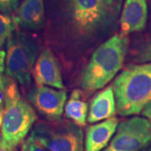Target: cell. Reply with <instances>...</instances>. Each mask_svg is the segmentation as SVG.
<instances>
[{
	"instance_id": "1",
	"label": "cell",
	"mask_w": 151,
	"mask_h": 151,
	"mask_svg": "<svg viewBox=\"0 0 151 151\" xmlns=\"http://www.w3.org/2000/svg\"><path fill=\"white\" fill-rule=\"evenodd\" d=\"M129 45L128 35L119 34L98 46L80 75L81 88L86 92H94L112 81L124 65Z\"/></svg>"
},
{
	"instance_id": "2",
	"label": "cell",
	"mask_w": 151,
	"mask_h": 151,
	"mask_svg": "<svg viewBox=\"0 0 151 151\" xmlns=\"http://www.w3.org/2000/svg\"><path fill=\"white\" fill-rule=\"evenodd\" d=\"M113 87L119 115L140 113L151 101V61L128 65L115 78Z\"/></svg>"
},
{
	"instance_id": "3",
	"label": "cell",
	"mask_w": 151,
	"mask_h": 151,
	"mask_svg": "<svg viewBox=\"0 0 151 151\" xmlns=\"http://www.w3.org/2000/svg\"><path fill=\"white\" fill-rule=\"evenodd\" d=\"M36 120L37 114L32 106L22 98L16 81L6 76L1 143L16 148L24 140Z\"/></svg>"
},
{
	"instance_id": "4",
	"label": "cell",
	"mask_w": 151,
	"mask_h": 151,
	"mask_svg": "<svg viewBox=\"0 0 151 151\" xmlns=\"http://www.w3.org/2000/svg\"><path fill=\"white\" fill-rule=\"evenodd\" d=\"M66 14L73 33L86 40L105 32L118 15L104 0H66Z\"/></svg>"
},
{
	"instance_id": "5",
	"label": "cell",
	"mask_w": 151,
	"mask_h": 151,
	"mask_svg": "<svg viewBox=\"0 0 151 151\" xmlns=\"http://www.w3.org/2000/svg\"><path fill=\"white\" fill-rule=\"evenodd\" d=\"M37 55V44L34 39L16 29L7 40L5 75L22 86H29Z\"/></svg>"
},
{
	"instance_id": "6",
	"label": "cell",
	"mask_w": 151,
	"mask_h": 151,
	"mask_svg": "<svg viewBox=\"0 0 151 151\" xmlns=\"http://www.w3.org/2000/svg\"><path fill=\"white\" fill-rule=\"evenodd\" d=\"M50 151H83V131L71 121L39 122L31 133Z\"/></svg>"
},
{
	"instance_id": "7",
	"label": "cell",
	"mask_w": 151,
	"mask_h": 151,
	"mask_svg": "<svg viewBox=\"0 0 151 151\" xmlns=\"http://www.w3.org/2000/svg\"><path fill=\"white\" fill-rule=\"evenodd\" d=\"M151 143V124L146 118L134 117L122 121L103 151H139Z\"/></svg>"
},
{
	"instance_id": "8",
	"label": "cell",
	"mask_w": 151,
	"mask_h": 151,
	"mask_svg": "<svg viewBox=\"0 0 151 151\" xmlns=\"http://www.w3.org/2000/svg\"><path fill=\"white\" fill-rule=\"evenodd\" d=\"M33 106L48 121H60L65 108L67 93L65 89H53L48 86H37L28 94Z\"/></svg>"
},
{
	"instance_id": "9",
	"label": "cell",
	"mask_w": 151,
	"mask_h": 151,
	"mask_svg": "<svg viewBox=\"0 0 151 151\" xmlns=\"http://www.w3.org/2000/svg\"><path fill=\"white\" fill-rule=\"evenodd\" d=\"M32 76L36 86L65 89L58 61L50 49H45L39 55L34 65Z\"/></svg>"
},
{
	"instance_id": "10",
	"label": "cell",
	"mask_w": 151,
	"mask_h": 151,
	"mask_svg": "<svg viewBox=\"0 0 151 151\" xmlns=\"http://www.w3.org/2000/svg\"><path fill=\"white\" fill-rule=\"evenodd\" d=\"M147 18V0H125L120 17V35H129L144 30Z\"/></svg>"
},
{
	"instance_id": "11",
	"label": "cell",
	"mask_w": 151,
	"mask_h": 151,
	"mask_svg": "<svg viewBox=\"0 0 151 151\" xmlns=\"http://www.w3.org/2000/svg\"><path fill=\"white\" fill-rule=\"evenodd\" d=\"M119 119L112 117L87 127L85 138V151H102L108 145L115 134Z\"/></svg>"
},
{
	"instance_id": "12",
	"label": "cell",
	"mask_w": 151,
	"mask_h": 151,
	"mask_svg": "<svg viewBox=\"0 0 151 151\" xmlns=\"http://www.w3.org/2000/svg\"><path fill=\"white\" fill-rule=\"evenodd\" d=\"M13 17L19 27L40 29L45 23L44 0H24Z\"/></svg>"
},
{
	"instance_id": "13",
	"label": "cell",
	"mask_w": 151,
	"mask_h": 151,
	"mask_svg": "<svg viewBox=\"0 0 151 151\" xmlns=\"http://www.w3.org/2000/svg\"><path fill=\"white\" fill-rule=\"evenodd\" d=\"M117 112L113 86H108L95 95L90 103L87 121L90 124L114 117Z\"/></svg>"
},
{
	"instance_id": "14",
	"label": "cell",
	"mask_w": 151,
	"mask_h": 151,
	"mask_svg": "<svg viewBox=\"0 0 151 151\" xmlns=\"http://www.w3.org/2000/svg\"><path fill=\"white\" fill-rule=\"evenodd\" d=\"M65 116L79 127H85L88 112L87 103L81 100V92L76 89L70 94V99L65 105Z\"/></svg>"
},
{
	"instance_id": "15",
	"label": "cell",
	"mask_w": 151,
	"mask_h": 151,
	"mask_svg": "<svg viewBox=\"0 0 151 151\" xmlns=\"http://www.w3.org/2000/svg\"><path fill=\"white\" fill-rule=\"evenodd\" d=\"M17 27L14 17L0 12V47L7 42Z\"/></svg>"
},
{
	"instance_id": "16",
	"label": "cell",
	"mask_w": 151,
	"mask_h": 151,
	"mask_svg": "<svg viewBox=\"0 0 151 151\" xmlns=\"http://www.w3.org/2000/svg\"><path fill=\"white\" fill-rule=\"evenodd\" d=\"M134 60L138 63H146L151 61V36L138 49Z\"/></svg>"
},
{
	"instance_id": "17",
	"label": "cell",
	"mask_w": 151,
	"mask_h": 151,
	"mask_svg": "<svg viewBox=\"0 0 151 151\" xmlns=\"http://www.w3.org/2000/svg\"><path fill=\"white\" fill-rule=\"evenodd\" d=\"M21 151H50L46 147L40 143L35 137L31 134L25 140L23 141Z\"/></svg>"
},
{
	"instance_id": "18",
	"label": "cell",
	"mask_w": 151,
	"mask_h": 151,
	"mask_svg": "<svg viewBox=\"0 0 151 151\" xmlns=\"http://www.w3.org/2000/svg\"><path fill=\"white\" fill-rule=\"evenodd\" d=\"M19 7V0H0V12L11 15Z\"/></svg>"
},
{
	"instance_id": "19",
	"label": "cell",
	"mask_w": 151,
	"mask_h": 151,
	"mask_svg": "<svg viewBox=\"0 0 151 151\" xmlns=\"http://www.w3.org/2000/svg\"><path fill=\"white\" fill-rule=\"evenodd\" d=\"M104 1L115 13L119 14L121 4H122V0H104Z\"/></svg>"
},
{
	"instance_id": "20",
	"label": "cell",
	"mask_w": 151,
	"mask_h": 151,
	"mask_svg": "<svg viewBox=\"0 0 151 151\" xmlns=\"http://www.w3.org/2000/svg\"><path fill=\"white\" fill-rule=\"evenodd\" d=\"M141 113H142V115L144 117H145L146 119H148L151 124V101L146 105Z\"/></svg>"
},
{
	"instance_id": "21",
	"label": "cell",
	"mask_w": 151,
	"mask_h": 151,
	"mask_svg": "<svg viewBox=\"0 0 151 151\" xmlns=\"http://www.w3.org/2000/svg\"><path fill=\"white\" fill-rule=\"evenodd\" d=\"M0 151H16V148L7 147L0 142Z\"/></svg>"
},
{
	"instance_id": "22",
	"label": "cell",
	"mask_w": 151,
	"mask_h": 151,
	"mask_svg": "<svg viewBox=\"0 0 151 151\" xmlns=\"http://www.w3.org/2000/svg\"><path fill=\"white\" fill-rule=\"evenodd\" d=\"M145 151H151V148L150 149V150H145Z\"/></svg>"
},
{
	"instance_id": "23",
	"label": "cell",
	"mask_w": 151,
	"mask_h": 151,
	"mask_svg": "<svg viewBox=\"0 0 151 151\" xmlns=\"http://www.w3.org/2000/svg\"><path fill=\"white\" fill-rule=\"evenodd\" d=\"M4 108V107H3V108Z\"/></svg>"
},
{
	"instance_id": "24",
	"label": "cell",
	"mask_w": 151,
	"mask_h": 151,
	"mask_svg": "<svg viewBox=\"0 0 151 151\" xmlns=\"http://www.w3.org/2000/svg\"><path fill=\"white\" fill-rule=\"evenodd\" d=\"M0 142H1V139H0Z\"/></svg>"
}]
</instances>
